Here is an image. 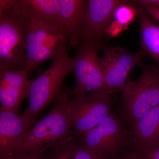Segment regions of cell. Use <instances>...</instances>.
Wrapping results in <instances>:
<instances>
[{
    "instance_id": "277c9868",
    "label": "cell",
    "mask_w": 159,
    "mask_h": 159,
    "mask_svg": "<svg viewBox=\"0 0 159 159\" xmlns=\"http://www.w3.org/2000/svg\"><path fill=\"white\" fill-rule=\"evenodd\" d=\"M75 59L68 53L53 61L48 70L32 80L29 94V105L23 115L35 123L39 115L61 93L65 78L75 67Z\"/></svg>"
},
{
    "instance_id": "7a4b0ae2",
    "label": "cell",
    "mask_w": 159,
    "mask_h": 159,
    "mask_svg": "<svg viewBox=\"0 0 159 159\" xmlns=\"http://www.w3.org/2000/svg\"><path fill=\"white\" fill-rule=\"evenodd\" d=\"M29 21L18 0H0V69L28 70L25 48Z\"/></svg>"
},
{
    "instance_id": "4fadbf2b",
    "label": "cell",
    "mask_w": 159,
    "mask_h": 159,
    "mask_svg": "<svg viewBox=\"0 0 159 159\" xmlns=\"http://www.w3.org/2000/svg\"><path fill=\"white\" fill-rule=\"evenodd\" d=\"M129 132L133 148L159 145V104L129 127Z\"/></svg>"
},
{
    "instance_id": "ba28073f",
    "label": "cell",
    "mask_w": 159,
    "mask_h": 159,
    "mask_svg": "<svg viewBox=\"0 0 159 159\" xmlns=\"http://www.w3.org/2000/svg\"><path fill=\"white\" fill-rule=\"evenodd\" d=\"M69 105L72 130L76 136L96 127L112 109L110 95L105 93L74 96Z\"/></svg>"
},
{
    "instance_id": "d6986e66",
    "label": "cell",
    "mask_w": 159,
    "mask_h": 159,
    "mask_svg": "<svg viewBox=\"0 0 159 159\" xmlns=\"http://www.w3.org/2000/svg\"><path fill=\"white\" fill-rule=\"evenodd\" d=\"M133 148L140 159H159V145L145 148Z\"/></svg>"
},
{
    "instance_id": "3957f363",
    "label": "cell",
    "mask_w": 159,
    "mask_h": 159,
    "mask_svg": "<svg viewBox=\"0 0 159 159\" xmlns=\"http://www.w3.org/2000/svg\"><path fill=\"white\" fill-rule=\"evenodd\" d=\"M122 92L119 116L129 128L159 104V70L146 67L136 80H127Z\"/></svg>"
},
{
    "instance_id": "8fae6325",
    "label": "cell",
    "mask_w": 159,
    "mask_h": 159,
    "mask_svg": "<svg viewBox=\"0 0 159 159\" xmlns=\"http://www.w3.org/2000/svg\"><path fill=\"white\" fill-rule=\"evenodd\" d=\"M29 71L0 69V110L19 114L21 103L29 98L32 82L28 79Z\"/></svg>"
},
{
    "instance_id": "9a60e30c",
    "label": "cell",
    "mask_w": 159,
    "mask_h": 159,
    "mask_svg": "<svg viewBox=\"0 0 159 159\" xmlns=\"http://www.w3.org/2000/svg\"><path fill=\"white\" fill-rule=\"evenodd\" d=\"M18 2L23 13L30 19L43 21L66 31L58 0H18Z\"/></svg>"
},
{
    "instance_id": "8992f818",
    "label": "cell",
    "mask_w": 159,
    "mask_h": 159,
    "mask_svg": "<svg viewBox=\"0 0 159 159\" xmlns=\"http://www.w3.org/2000/svg\"><path fill=\"white\" fill-rule=\"evenodd\" d=\"M77 136L80 146L106 159H119L131 146L125 122L112 112L93 129Z\"/></svg>"
},
{
    "instance_id": "6da1fadb",
    "label": "cell",
    "mask_w": 159,
    "mask_h": 159,
    "mask_svg": "<svg viewBox=\"0 0 159 159\" xmlns=\"http://www.w3.org/2000/svg\"><path fill=\"white\" fill-rule=\"evenodd\" d=\"M72 92L61 91L54 108L31 126L14 153L43 154L47 149L62 144L74 135L69 105Z\"/></svg>"
},
{
    "instance_id": "2e32d148",
    "label": "cell",
    "mask_w": 159,
    "mask_h": 159,
    "mask_svg": "<svg viewBox=\"0 0 159 159\" xmlns=\"http://www.w3.org/2000/svg\"><path fill=\"white\" fill-rule=\"evenodd\" d=\"M138 9L142 50L159 62V25L152 19L145 9L141 7Z\"/></svg>"
},
{
    "instance_id": "5b68a950",
    "label": "cell",
    "mask_w": 159,
    "mask_h": 159,
    "mask_svg": "<svg viewBox=\"0 0 159 159\" xmlns=\"http://www.w3.org/2000/svg\"><path fill=\"white\" fill-rule=\"evenodd\" d=\"M29 20L25 48L29 70L48 60L55 59L68 53L70 46L65 30L39 20Z\"/></svg>"
},
{
    "instance_id": "5bb4252c",
    "label": "cell",
    "mask_w": 159,
    "mask_h": 159,
    "mask_svg": "<svg viewBox=\"0 0 159 159\" xmlns=\"http://www.w3.org/2000/svg\"><path fill=\"white\" fill-rule=\"evenodd\" d=\"M61 18L70 39L69 50L79 42L87 1L84 0H58Z\"/></svg>"
},
{
    "instance_id": "7402d4cb",
    "label": "cell",
    "mask_w": 159,
    "mask_h": 159,
    "mask_svg": "<svg viewBox=\"0 0 159 159\" xmlns=\"http://www.w3.org/2000/svg\"><path fill=\"white\" fill-rule=\"evenodd\" d=\"M6 159H43V155L40 154H31L16 152Z\"/></svg>"
},
{
    "instance_id": "ac0fdd59",
    "label": "cell",
    "mask_w": 159,
    "mask_h": 159,
    "mask_svg": "<svg viewBox=\"0 0 159 159\" xmlns=\"http://www.w3.org/2000/svg\"><path fill=\"white\" fill-rule=\"evenodd\" d=\"M138 16V9L133 6L130 1H125L115 10L114 20L122 25L126 30Z\"/></svg>"
},
{
    "instance_id": "ffe728a7",
    "label": "cell",
    "mask_w": 159,
    "mask_h": 159,
    "mask_svg": "<svg viewBox=\"0 0 159 159\" xmlns=\"http://www.w3.org/2000/svg\"><path fill=\"white\" fill-rule=\"evenodd\" d=\"M75 159H106L97 154L83 148L79 145Z\"/></svg>"
},
{
    "instance_id": "52a82bcc",
    "label": "cell",
    "mask_w": 159,
    "mask_h": 159,
    "mask_svg": "<svg viewBox=\"0 0 159 159\" xmlns=\"http://www.w3.org/2000/svg\"><path fill=\"white\" fill-rule=\"evenodd\" d=\"M101 68L108 95L122 92L135 68L142 64L145 53L130 52L120 47H104Z\"/></svg>"
},
{
    "instance_id": "9c48e42d",
    "label": "cell",
    "mask_w": 159,
    "mask_h": 159,
    "mask_svg": "<svg viewBox=\"0 0 159 159\" xmlns=\"http://www.w3.org/2000/svg\"><path fill=\"white\" fill-rule=\"evenodd\" d=\"M74 58L76 85L72 95L105 93L106 88L98 48L91 44H78Z\"/></svg>"
},
{
    "instance_id": "7c38bea8",
    "label": "cell",
    "mask_w": 159,
    "mask_h": 159,
    "mask_svg": "<svg viewBox=\"0 0 159 159\" xmlns=\"http://www.w3.org/2000/svg\"><path fill=\"white\" fill-rule=\"evenodd\" d=\"M34 123L23 114L0 110V159H6L14 153Z\"/></svg>"
},
{
    "instance_id": "cb8c5ba5",
    "label": "cell",
    "mask_w": 159,
    "mask_h": 159,
    "mask_svg": "<svg viewBox=\"0 0 159 159\" xmlns=\"http://www.w3.org/2000/svg\"><path fill=\"white\" fill-rule=\"evenodd\" d=\"M119 159H140L136 153L134 148L129 147L125 152L122 154Z\"/></svg>"
},
{
    "instance_id": "30bf717a",
    "label": "cell",
    "mask_w": 159,
    "mask_h": 159,
    "mask_svg": "<svg viewBox=\"0 0 159 159\" xmlns=\"http://www.w3.org/2000/svg\"><path fill=\"white\" fill-rule=\"evenodd\" d=\"M121 0H88L83 23L79 42L91 44L98 49L105 47L104 31L114 20L117 7L124 2Z\"/></svg>"
},
{
    "instance_id": "603a6c76",
    "label": "cell",
    "mask_w": 159,
    "mask_h": 159,
    "mask_svg": "<svg viewBox=\"0 0 159 159\" xmlns=\"http://www.w3.org/2000/svg\"><path fill=\"white\" fill-rule=\"evenodd\" d=\"M137 6L145 9L151 17L153 18L159 23V7L145 4L138 5Z\"/></svg>"
},
{
    "instance_id": "d4e9b609",
    "label": "cell",
    "mask_w": 159,
    "mask_h": 159,
    "mask_svg": "<svg viewBox=\"0 0 159 159\" xmlns=\"http://www.w3.org/2000/svg\"><path fill=\"white\" fill-rule=\"evenodd\" d=\"M132 5L134 6L139 5H149L159 7V0H139L131 1Z\"/></svg>"
},
{
    "instance_id": "e0dca14e",
    "label": "cell",
    "mask_w": 159,
    "mask_h": 159,
    "mask_svg": "<svg viewBox=\"0 0 159 159\" xmlns=\"http://www.w3.org/2000/svg\"><path fill=\"white\" fill-rule=\"evenodd\" d=\"M79 145V137L74 135L62 144L51 148L43 156V159H75Z\"/></svg>"
},
{
    "instance_id": "44dd1931",
    "label": "cell",
    "mask_w": 159,
    "mask_h": 159,
    "mask_svg": "<svg viewBox=\"0 0 159 159\" xmlns=\"http://www.w3.org/2000/svg\"><path fill=\"white\" fill-rule=\"evenodd\" d=\"M126 30L122 25L113 20L107 29H106L104 34H107L111 38H116L118 37L123 31Z\"/></svg>"
}]
</instances>
